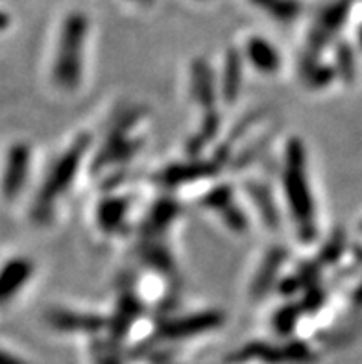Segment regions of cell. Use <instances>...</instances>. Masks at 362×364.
<instances>
[{
    "mask_svg": "<svg viewBox=\"0 0 362 364\" xmlns=\"http://www.w3.org/2000/svg\"><path fill=\"white\" fill-rule=\"evenodd\" d=\"M244 80V58L239 50H230L225 54L224 67L220 76V100L225 106H233L240 97Z\"/></svg>",
    "mask_w": 362,
    "mask_h": 364,
    "instance_id": "e0dca14e",
    "label": "cell"
},
{
    "mask_svg": "<svg viewBox=\"0 0 362 364\" xmlns=\"http://www.w3.org/2000/svg\"><path fill=\"white\" fill-rule=\"evenodd\" d=\"M247 198L252 200L255 205V211L259 213L262 224L270 230H277L280 228V209L275 205V200L272 196V191L266 187L265 183L259 181H246L244 185Z\"/></svg>",
    "mask_w": 362,
    "mask_h": 364,
    "instance_id": "d6986e66",
    "label": "cell"
},
{
    "mask_svg": "<svg viewBox=\"0 0 362 364\" xmlns=\"http://www.w3.org/2000/svg\"><path fill=\"white\" fill-rule=\"evenodd\" d=\"M244 60L252 65L257 73L266 74V76H272L281 69L280 52L275 50V46L265 37L253 36L247 39L244 46Z\"/></svg>",
    "mask_w": 362,
    "mask_h": 364,
    "instance_id": "9a60e30c",
    "label": "cell"
},
{
    "mask_svg": "<svg viewBox=\"0 0 362 364\" xmlns=\"http://www.w3.org/2000/svg\"><path fill=\"white\" fill-rule=\"evenodd\" d=\"M303 314L302 305L299 304H289L281 307L277 313L274 314V328L280 335H290L294 328L298 326L299 316Z\"/></svg>",
    "mask_w": 362,
    "mask_h": 364,
    "instance_id": "cb8c5ba5",
    "label": "cell"
},
{
    "mask_svg": "<svg viewBox=\"0 0 362 364\" xmlns=\"http://www.w3.org/2000/svg\"><path fill=\"white\" fill-rule=\"evenodd\" d=\"M191 97L202 107L203 113L216 109V98L220 97V89L216 87L215 74L211 65L206 60H194L191 65Z\"/></svg>",
    "mask_w": 362,
    "mask_h": 364,
    "instance_id": "7c38bea8",
    "label": "cell"
},
{
    "mask_svg": "<svg viewBox=\"0 0 362 364\" xmlns=\"http://www.w3.org/2000/svg\"><path fill=\"white\" fill-rule=\"evenodd\" d=\"M222 128V119L218 115V111H209L206 113V117L202 119L198 129L194 132L191 137L187 139V144H185V152L188 157H200L202 152L206 150V146L215 141V137L218 135Z\"/></svg>",
    "mask_w": 362,
    "mask_h": 364,
    "instance_id": "44dd1931",
    "label": "cell"
},
{
    "mask_svg": "<svg viewBox=\"0 0 362 364\" xmlns=\"http://www.w3.org/2000/svg\"><path fill=\"white\" fill-rule=\"evenodd\" d=\"M179 215V203L172 198L157 200L148 211L141 226V239H157L165 235V231L172 226V222Z\"/></svg>",
    "mask_w": 362,
    "mask_h": 364,
    "instance_id": "2e32d148",
    "label": "cell"
},
{
    "mask_svg": "<svg viewBox=\"0 0 362 364\" xmlns=\"http://www.w3.org/2000/svg\"><path fill=\"white\" fill-rule=\"evenodd\" d=\"M326 298H327V292L321 289L320 283H316V285H312L311 289L305 291L303 300L298 301V304L302 305L303 313H316L321 305L326 304Z\"/></svg>",
    "mask_w": 362,
    "mask_h": 364,
    "instance_id": "f1b7e54d",
    "label": "cell"
},
{
    "mask_svg": "<svg viewBox=\"0 0 362 364\" xmlns=\"http://www.w3.org/2000/svg\"><path fill=\"white\" fill-rule=\"evenodd\" d=\"M289 259V250L284 246H274L268 250V254L262 257L261 264L257 268L255 276L250 285V298L255 301L262 300L270 294V291L280 283L281 268L284 267Z\"/></svg>",
    "mask_w": 362,
    "mask_h": 364,
    "instance_id": "8fae6325",
    "label": "cell"
},
{
    "mask_svg": "<svg viewBox=\"0 0 362 364\" xmlns=\"http://www.w3.org/2000/svg\"><path fill=\"white\" fill-rule=\"evenodd\" d=\"M2 364H26V363H24L21 357L14 355L11 351L4 350V351H2Z\"/></svg>",
    "mask_w": 362,
    "mask_h": 364,
    "instance_id": "f546056e",
    "label": "cell"
},
{
    "mask_svg": "<svg viewBox=\"0 0 362 364\" xmlns=\"http://www.w3.org/2000/svg\"><path fill=\"white\" fill-rule=\"evenodd\" d=\"M222 165L213 159H200V157H191L188 161L172 163V165L161 168L156 174V181L165 187V189H174L181 185L194 183V181L207 180V178H215L220 172Z\"/></svg>",
    "mask_w": 362,
    "mask_h": 364,
    "instance_id": "52a82bcc",
    "label": "cell"
},
{
    "mask_svg": "<svg viewBox=\"0 0 362 364\" xmlns=\"http://www.w3.org/2000/svg\"><path fill=\"white\" fill-rule=\"evenodd\" d=\"M335 70L339 80H342V82L351 83L355 80V58L348 45H340L336 48Z\"/></svg>",
    "mask_w": 362,
    "mask_h": 364,
    "instance_id": "484cf974",
    "label": "cell"
},
{
    "mask_svg": "<svg viewBox=\"0 0 362 364\" xmlns=\"http://www.w3.org/2000/svg\"><path fill=\"white\" fill-rule=\"evenodd\" d=\"M91 143V135L80 134L69 146L65 148L61 156L52 163L41 187L37 191L32 211H30V217H32L36 224L45 226V224L50 222L55 203H58L60 198H63L67 191L70 189V185L76 180V176H78L80 168H82L83 157L89 152Z\"/></svg>",
    "mask_w": 362,
    "mask_h": 364,
    "instance_id": "7a4b0ae2",
    "label": "cell"
},
{
    "mask_svg": "<svg viewBox=\"0 0 362 364\" xmlns=\"http://www.w3.org/2000/svg\"><path fill=\"white\" fill-rule=\"evenodd\" d=\"M33 276V263L26 257H14L6 261L0 277V300L2 304H9L18 291L30 282Z\"/></svg>",
    "mask_w": 362,
    "mask_h": 364,
    "instance_id": "5bb4252c",
    "label": "cell"
},
{
    "mask_svg": "<svg viewBox=\"0 0 362 364\" xmlns=\"http://www.w3.org/2000/svg\"><path fill=\"white\" fill-rule=\"evenodd\" d=\"M32 163V148L26 143H14L9 146L4 165V180H2V191H4L6 202H14L21 196L30 172Z\"/></svg>",
    "mask_w": 362,
    "mask_h": 364,
    "instance_id": "9c48e42d",
    "label": "cell"
},
{
    "mask_svg": "<svg viewBox=\"0 0 362 364\" xmlns=\"http://www.w3.org/2000/svg\"><path fill=\"white\" fill-rule=\"evenodd\" d=\"M348 11L349 0H342V2H336L331 8H327V11H324V15L318 18L316 26L311 33V39H309L307 52L303 55V73L316 65V58L324 50V46L339 32V28L344 24Z\"/></svg>",
    "mask_w": 362,
    "mask_h": 364,
    "instance_id": "8992f818",
    "label": "cell"
},
{
    "mask_svg": "<svg viewBox=\"0 0 362 364\" xmlns=\"http://www.w3.org/2000/svg\"><path fill=\"white\" fill-rule=\"evenodd\" d=\"M235 360H262L266 364H284V363H309L312 360V351L309 350L303 342L292 341L287 342L284 346H270V344H262V342H252L247 344L239 355L233 357Z\"/></svg>",
    "mask_w": 362,
    "mask_h": 364,
    "instance_id": "ba28073f",
    "label": "cell"
},
{
    "mask_svg": "<svg viewBox=\"0 0 362 364\" xmlns=\"http://www.w3.org/2000/svg\"><path fill=\"white\" fill-rule=\"evenodd\" d=\"M253 2L277 21H290L299 11L298 2L294 0H253Z\"/></svg>",
    "mask_w": 362,
    "mask_h": 364,
    "instance_id": "d4e9b609",
    "label": "cell"
},
{
    "mask_svg": "<svg viewBox=\"0 0 362 364\" xmlns=\"http://www.w3.org/2000/svg\"><path fill=\"white\" fill-rule=\"evenodd\" d=\"M346 245H348V240H346L344 231H335V233H331V237L327 239L324 248H321L316 261L321 267H331V264H335L336 261L344 255Z\"/></svg>",
    "mask_w": 362,
    "mask_h": 364,
    "instance_id": "603a6c76",
    "label": "cell"
},
{
    "mask_svg": "<svg viewBox=\"0 0 362 364\" xmlns=\"http://www.w3.org/2000/svg\"><path fill=\"white\" fill-rule=\"evenodd\" d=\"M281 183H283L287 209L296 228L298 239L305 245H311L318 239L316 203L309 181L307 152L299 137H290L284 144Z\"/></svg>",
    "mask_w": 362,
    "mask_h": 364,
    "instance_id": "6da1fadb",
    "label": "cell"
},
{
    "mask_svg": "<svg viewBox=\"0 0 362 364\" xmlns=\"http://www.w3.org/2000/svg\"><path fill=\"white\" fill-rule=\"evenodd\" d=\"M305 76V82H307L309 89H324L327 87L331 82H335L339 76H336L335 67H326V65H314L309 70L303 73Z\"/></svg>",
    "mask_w": 362,
    "mask_h": 364,
    "instance_id": "4316f807",
    "label": "cell"
},
{
    "mask_svg": "<svg viewBox=\"0 0 362 364\" xmlns=\"http://www.w3.org/2000/svg\"><path fill=\"white\" fill-rule=\"evenodd\" d=\"M129 211V200L124 196H107L98 203L97 224L104 233H117L124 226Z\"/></svg>",
    "mask_w": 362,
    "mask_h": 364,
    "instance_id": "ffe728a7",
    "label": "cell"
},
{
    "mask_svg": "<svg viewBox=\"0 0 362 364\" xmlns=\"http://www.w3.org/2000/svg\"><path fill=\"white\" fill-rule=\"evenodd\" d=\"M142 314V304L135 292H122L117 300L115 311L107 318V338L115 344H120L124 337L128 335L129 329Z\"/></svg>",
    "mask_w": 362,
    "mask_h": 364,
    "instance_id": "4fadbf2b",
    "label": "cell"
},
{
    "mask_svg": "<svg viewBox=\"0 0 362 364\" xmlns=\"http://www.w3.org/2000/svg\"><path fill=\"white\" fill-rule=\"evenodd\" d=\"M46 322L52 329L61 333H97L107 329V318L97 313H82V311H70L63 307L46 313Z\"/></svg>",
    "mask_w": 362,
    "mask_h": 364,
    "instance_id": "30bf717a",
    "label": "cell"
},
{
    "mask_svg": "<svg viewBox=\"0 0 362 364\" xmlns=\"http://www.w3.org/2000/svg\"><path fill=\"white\" fill-rule=\"evenodd\" d=\"M235 202H237V200H235V191L230 183L216 185L211 191H207L202 198L203 208L211 209L216 215H220L222 211L231 208Z\"/></svg>",
    "mask_w": 362,
    "mask_h": 364,
    "instance_id": "7402d4cb",
    "label": "cell"
},
{
    "mask_svg": "<svg viewBox=\"0 0 362 364\" xmlns=\"http://www.w3.org/2000/svg\"><path fill=\"white\" fill-rule=\"evenodd\" d=\"M147 109L144 107H133V109L124 111L122 115L113 122L111 129L107 132V137L102 144V148L95 156L92 161V171L98 172L106 166L122 163L141 150L142 141L141 139H129V129H133L139 124L144 117Z\"/></svg>",
    "mask_w": 362,
    "mask_h": 364,
    "instance_id": "277c9868",
    "label": "cell"
},
{
    "mask_svg": "<svg viewBox=\"0 0 362 364\" xmlns=\"http://www.w3.org/2000/svg\"><path fill=\"white\" fill-rule=\"evenodd\" d=\"M220 326H224V313L215 309L183 314V316H174V318L163 320L161 322L151 342L185 341V338L196 337V335L215 331Z\"/></svg>",
    "mask_w": 362,
    "mask_h": 364,
    "instance_id": "5b68a950",
    "label": "cell"
},
{
    "mask_svg": "<svg viewBox=\"0 0 362 364\" xmlns=\"http://www.w3.org/2000/svg\"><path fill=\"white\" fill-rule=\"evenodd\" d=\"M92 360H95V364H122L119 344H115L110 338L97 341L92 344Z\"/></svg>",
    "mask_w": 362,
    "mask_h": 364,
    "instance_id": "83f0119b",
    "label": "cell"
},
{
    "mask_svg": "<svg viewBox=\"0 0 362 364\" xmlns=\"http://www.w3.org/2000/svg\"><path fill=\"white\" fill-rule=\"evenodd\" d=\"M87 36V18L74 11L63 21L58 48L52 63V82L65 92H74L83 78V41Z\"/></svg>",
    "mask_w": 362,
    "mask_h": 364,
    "instance_id": "3957f363",
    "label": "cell"
},
{
    "mask_svg": "<svg viewBox=\"0 0 362 364\" xmlns=\"http://www.w3.org/2000/svg\"><path fill=\"white\" fill-rule=\"evenodd\" d=\"M139 257L147 267L154 268L166 277L176 274V261L170 254L169 246L163 245V237L157 239H141L139 245Z\"/></svg>",
    "mask_w": 362,
    "mask_h": 364,
    "instance_id": "ac0fdd59",
    "label": "cell"
}]
</instances>
